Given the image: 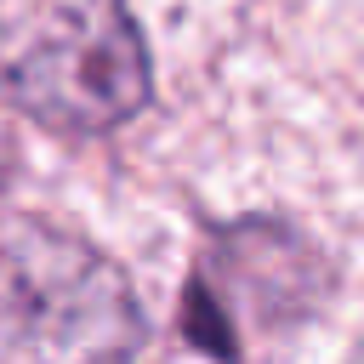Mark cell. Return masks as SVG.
I'll return each instance as SVG.
<instances>
[{
    "label": "cell",
    "mask_w": 364,
    "mask_h": 364,
    "mask_svg": "<svg viewBox=\"0 0 364 364\" xmlns=\"http://www.w3.org/2000/svg\"><path fill=\"white\" fill-rule=\"evenodd\" d=\"M318 284H324V267L307 239H296L279 222H245L216 245L210 273L199 279L193 330L210 347H233L239 318L279 324V318L301 313L318 296Z\"/></svg>",
    "instance_id": "3"
},
{
    "label": "cell",
    "mask_w": 364,
    "mask_h": 364,
    "mask_svg": "<svg viewBox=\"0 0 364 364\" xmlns=\"http://www.w3.org/2000/svg\"><path fill=\"white\" fill-rule=\"evenodd\" d=\"M142 307L119 262L40 216H0V364H131Z\"/></svg>",
    "instance_id": "1"
},
{
    "label": "cell",
    "mask_w": 364,
    "mask_h": 364,
    "mask_svg": "<svg viewBox=\"0 0 364 364\" xmlns=\"http://www.w3.org/2000/svg\"><path fill=\"white\" fill-rule=\"evenodd\" d=\"M0 91L51 131L91 136L148 102V46L125 0H0Z\"/></svg>",
    "instance_id": "2"
},
{
    "label": "cell",
    "mask_w": 364,
    "mask_h": 364,
    "mask_svg": "<svg viewBox=\"0 0 364 364\" xmlns=\"http://www.w3.org/2000/svg\"><path fill=\"white\" fill-rule=\"evenodd\" d=\"M6 171H11V136H6V125H0V182H6Z\"/></svg>",
    "instance_id": "4"
}]
</instances>
